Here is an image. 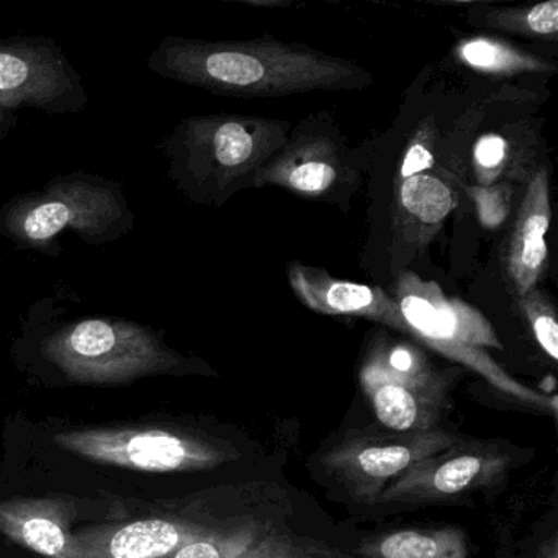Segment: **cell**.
<instances>
[{
	"mask_svg": "<svg viewBox=\"0 0 558 558\" xmlns=\"http://www.w3.org/2000/svg\"><path fill=\"white\" fill-rule=\"evenodd\" d=\"M149 70L217 96L256 99L362 89L371 73L342 58L274 40L205 41L166 38Z\"/></svg>",
	"mask_w": 558,
	"mask_h": 558,
	"instance_id": "cell-1",
	"label": "cell"
},
{
	"mask_svg": "<svg viewBox=\"0 0 558 558\" xmlns=\"http://www.w3.org/2000/svg\"><path fill=\"white\" fill-rule=\"evenodd\" d=\"M290 125L263 117L182 120L166 143L172 181L197 204L220 207L253 185L254 175L287 145Z\"/></svg>",
	"mask_w": 558,
	"mask_h": 558,
	"instance_id": "cell-2",
	"label": "cell"
},
{
	"mask_svg": "<svg viewBox=\"0 0 558 558\" xmlns=\"http://www.w3.org/2000/svg\"><path fill=\"white\" fill-rule=\"evenodd\" d=\"M391 299L403 318V335L472 368L501 393L555 414V397L525 387L489 357L486 349H502V345L482 313L460 300L449 299L436 283L408 272L401 274Z\"/></svg>",
	"mask_w": 558,
	"mask_h": 558,
	"instance_id": "cell-3",
	"label": "cell"
},
{
	"mask_svg": "<svg viewBox=\"0 0 558 558\" xmlns=\"http://www.w3.org/2000/svg\"><path fill=\"white\" fill-rule=\"evenodd\" d=\"M132 223L119 185L81 174L50 182L44 191L17 198L0 211V230L15 243L38 251L50 250L64 230L99 244L122 236Z\"/></svg>",
	"mask_w": 558,
	"mask_h": 558,
	"instance_id": "cell-4",
	"label": "cell"
},
{
	"mask_svg": "<svg viewBox=\"0 0 558 558\" xmlns=\"http://www.w3.org/2000/svg\"><path fill=\"white\" fill-rule=\"evenodd\" d=\"M45 357L77 384H125L169 374L184 365L165 342L142 326L90 318L58 329L44 342Z\"/></svg>",
	"mask_w": 558,
	"mask_h": 558,
	"instance_id": "cell-5",
	"label": "cell"
},
{
	"mask_svg": "<svg viewBox=\"0 0 558 558\" xmlns=\"http://www.w3.org/2000/svg\"><path fill=\"white\" fill-rule=\"evenodd\" d=\"M361 385L388 430L423 433L442 417L452 377L434 368L416 345L388 342L368 355Z\"/></svg>",
	"mask_w": 558,
	"mask_h": 558,
	"instance_id": "cell-6",
	"label": "cell"
},
{
	"mask_svg": "<svg viewBox=\"0 0 558 558\" xmlns=\"http://www.w3.org/2000/svg\"><path fill=\"white\" fill-rule=\"evenodd\" d=\"M68 452L140 472H201L240 457L230 444L184 430L81 429L53 437Z\"/></svg>",
	"mask_w": 558,
	"mask_h": 558,
	"instance_id": "cell-7",
	"label": "cell"
},
{
	"mask_svg": "<svg viewBox=\"0 0 558 558\" xmlns=\"http://www.w3.org/2000/svg\"><path fill=\"white\" fill-rule=\"evenodd\" d=\"M446 430L349 433L322 457V469L352 498L372 505L385 486L427 457L463 442Z\"/></svg>",
	"mask_w": 558,
	"mask_h": 558,
	"instance_id": "cell-8",
	"label": "cell"
},
{
	"mask_svg": "<svg viewBox=\"0 0 558 558\" xmlns=\"http://www.w3.org/2000/svg\"><path fill=\"white\" fill-rule=\"evenodd\" d=\"M511 452L486 440L465 439L427 457L385 486L372 505H437L489 488L511 469Z\"/></svg>",
	"mask_w": 558,
	"mask_h": 558,
	"instance_id": "cell-9",
	"label": "cell"
},
{
	"mask_svg": "<svg viewBox=\"0 0 558 558\" xmlns=\"http://www.w3.org/2000/svg\"><path fill=\"white\" fill-rule=\"evenodd\" d=\"M81 96L80 81L53 47L32 40L0 44V129L25 107L80 109Z\"/></svg>",
	"mask_w": 558,
	"mask_h": 558,
	"instance_id": "cell-10",
	"label": "cell"
},
{
	"mask_svg": "<svg viewBox=\"0 0 558 558\" xmlns=\"http://www.w3.org/2000/svg\"><path fill=\"white\" fill-rule=\"evenodd\" d=\"M352 169L341 143L323 133L299 132L254 175L251 187L277 185L300 197H335L348 185Z\"/></svg>",
	"mask_w": 558,
	"mask_h": 558,
	"instance_id": "cell-11",
	"label": "cell"
},
{
	"mask_svg": "<svg viewBox=\"0 0 558 558\" xmlns=\"http://www.w3.org/2000/svg\"><path fill=\"white\" fill-rule=\"evenodd\" d=\"M217 531L221 529L184 519L155 518L73 534L83 558H166Z\"/></svg>",
	"mask_w": 558,
	"mask_h": 558,
	"instance_id": "cell-12",
	"label": "cell"
},
{
	"mask_svg": "<svg viewBox=\"0 0 558 558\" xmlns=\"http://www.w3.org/2000/svg\"><path fill=\"white\" fill-rule=\"evenodd\" d=\"M550 218L548 172L538 169L525 185L514 225L502 251L506 279L518 296L537 289V283L547 272L548 247L545 236Z\"/></svg>",
	"mask_w": 558,
	"mask_h": 558,
	"instance_id": "cell-13",
	"label": "cell"
},
{
	"mask_svg": "<svg viewBox=\"0 0 558 558\" xmlns=\"http://www.w3.org/2000/svg\"><path fill=\"white\" fill-rule=\"evenodd\" d=\"M166 558H355L312 538L279 531L274 522L221 529Z\"/></svg>",
	"mask_w": 558,
	"mask_h": 558,
	"instance_id": "cell-14",
	"label": "cell"
},
{
	"mask_svg": "<svg viewBox=\"0 0 558 558\" xmlns=\"http://www.w3.org/2000/svg\"><path fill=\"white\" fill-rule=\"evenodd\" d=\"M289 282L296 299L313 312L329 316H361L393 329L400 310L380 287L335 279L325 270L293 263Z\"/></svg>",
	"mask_w": 558,
	"mask_h": 558,
	"instance_id": "cell-15",
	"label": "cell"
},
{
	"mask_svg": "<svg viewBox=\"0 0 558 558\" xmlns=\"http://www.w3.org/2000/svg\"><path fill=\"white\" fill-rule=\"evenodd\" d=\"M0 534L45 558H83L66 506L54 499L0 501Z\"/></svg>",
	"mask_w": 558,
	"mask_h": 558,
	"instance_id": "cell-16",
	"label": "cell"
},
{
	"mask_svg": "<svg viewBox=\"0 0 558 558\" xmlns=\"http://www.w3.org/2000/svg\"><path fill=\"white\" fill-rule=\"evenodd\" d=\"M355 558H469V545L457 527L403 529L359 545Z\"/></svg>",
	"mask_w": 558,
	"mask_h": 558,
	"instance_id": "cell-17",
	"label": "cell"
},
{
	"mask_svg": "<svg viewBox=\"0 0 558 558\" xmlns=\"http://www.w3.org/2000/svg\"><path fill=\"white\" fill-rule=\"evenodd\" d=\"M457 195L449 184L436 175L416 174L400 179L397 208L401 223L427 234L436 230L456 208Z\"/></svg>",
	"mask_w": 558,
	"mask_h": 558,
	"instance_id": "cell-18",
	"label": "cell"
},
{
	"mask_svg": "<svg viewBox=\"0 0 558 558\" xmlns=\"http://www.w3.org/2000/svg\"><path fill=\"white\" fill-rule=\"evenodd\" d=\"M457 54L463 63L483 73L512 76V74L537 73V71L541 73L555 71V68L542 61L541 58L514 50L509 45L489 40V38H470L462 41L457 48Z\"/></svg>",
	"mask_w": 558,
	"mask_h": 558,
	"instance_id": "cell-19",
	"label": "cell"
},
{
	"mask_svg": "<svg viewBox=\"0 0 558 558\" xmlns=\"http://www.w3.org/2000/svg\"><path fill=\"white\" fill-rule=\"evenodd\" d=\"M483 24L496 31L555 40L558 32V2L547 0L525 9H493L483 12Z\"/></svg>",
	"mask_w": 558,
	"mask_h": 558,
	"instance_id": "cell-20",
	"label": "cell"
},
{
	"mask_svg": "<svg viewBox=\"0 0 558 558\" xmlns=\"http://www.w3.org/2000/svg\"><path fill=\"white\" fill-rule=\"evenodd\" d=\"M518 299L535 341L551 361H557L558 325L554 306L548 302L547 296L537 289L529 290Z\"/></svg>",
	"mask_w": 558,
	"mask_h": 558,
	"instance_id": "cell-21",
	"label": "cell"
},
{
	"mask_svg": "<svg viewBox=\"0 0 558 558\" xmlns=\"http://www.w3.org/2000/svg\"><path fill=\"white\" fill-rule=\"evenodd\" d=\"M475 202L480 223L488 230H496L505 223L511 211L512 189L509 184L475 185L469 189Z\"/></svg>",
	"mask_w": 558,
	"mask_h": 558,
	"instance_id": "cell-22",
	"label": "cell"
},
{
	"mask_svg": "<svg viewBox=\"0 0 558 558\" xmlns=\"http://www.w3.org/2000/svg\"><path fill=\"white\" fill-rule=\"evenodd\" d=\"M508 159V140L495 133L483 135L473 149V165L480 185H493V182L505 172Z\"/></svg>",
	"mask_w": 558,
	"mask_h": 558,
	"instance_id": "cell-23",
	"label": "cell"
},
{
	"mask_svg": "<svg viewBox=\"0 0 558 558\" xmlns=\"http://www.w3.org/2000/svg\"><path fill=\"white\" fill-rule=\"evenodd\" d=\"M433 136L430 133L423 132L416 136L410 148L404 153L403 162L400 168V179L411 178V175L423 174L427 169L433 168Z\"/></svg>",
	"mask_w": 558,
	"mask_h": 558,
	"instance_id": "cell-24",
	"label": "cell"
}]
</instances>
